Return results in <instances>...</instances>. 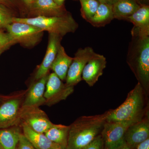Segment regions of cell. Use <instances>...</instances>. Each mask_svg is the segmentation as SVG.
<instances>
[{
	"mask_svg": "<svg viewBox=\"0 0 149 149\" xmlns=\"http://www.w3.org/2000/svg\"><path fill=\"white\" fill-rule=\"evenodd\" d=\"M128 47L127 63L139 83L148 91L149 86V30L133 27Z\"/></svg>",
	"mask_w": 149,
	"mask_h": 149,
	"instance_id": "cell-1",
	"label": "cell"
},
{
	"mask_svg": "<svg viewBox=\"0 0 149 149\" xmlns=\"http://www.w3.org/2000/svg\"><path fill=\"white\" fill-rule=\"evenodd\" d=\"M107 112L79 118L70 126L67 149H82L101 133Z\"/></svg>",
	"mask_w": 149,
	"mask_h": 149,
	"instance_id": "cell-2",
	"label": "cell"
},
{
	"mask_svg": "<svg viewBox=\"0 0 149 149\" xmlns=\"http://www.w3.org/2000/svg\"><path fill=\"white\" fill-rule=\"evenodd\" d=\"M143 89L139 83L130 91L120 106L108 111L106 121L135 123L142 119L144 106Z\"/></svg>",
	"mask_w": 149,
	"mask_h": 149,
	"instance_id": "cell-3",
	"label": "cell"
},
{
	"mask_svg": "<svg viewBox=\"0 0 149 149\" xmlns=\"http://www.w3.org/2000/svg\"><path fill=\"white\" fill-rule=\"evenodd\" d=\"M13 22L31 24L39 27L43 31L56 34L62 37L67 33L74 32L78 27L77 22L68 13L60 16H38L31 18L14 17Z\"/></svg>",
	"mask_w": 149,
	"mask_h": 149,
	"instance_id": "cell-4",
	"label": "cell"
},
{
	"mask_svg": "<svg viewBox=\"0 0 149 149\" xmlns=\"http://www.w3.org/2000/svg\"><path fill=\"white\" fill-rule=\"evenodd\" d=\"M6 28L15 43L26 47L37 45L42 39L44 32L39 27L19 22H13Z\"/></svg>",
	"mask_w": 149,
	"mask_h": 149,
	"instance_id": "cell-5",
	"label": "cell"
},
{
	"mask_svg": "<svg viewBox=\"0 0 149 149\" xmlns=\"http://www.w3.org/2000/svg\"><path fill=\"white\" fill-rule=\"evenodd\" d=\"M134 123L124 122H108L104 125L101 132L104 149H116L126 145L125 136L126 130Z\"/></svg>",
	"mask_w": 149,
	"mask_h": 149,
	"instance_id": "cell-6",
	"label": "cell"
},
{
	"mask_svg": "<svg viewBox=\"0 0 149 149\" xmlns=\"http://www.w3.org/2000/svg\"><path fill=\"white\" fill-rule=\"evenodd\" d=\"M97 54L91 47L79 49L73 58V60L69 67L66 78L65 85L74 87L82 80V72L85 65L91 58Z\"/></svg>",
	"mask_w": 149,
	"mask_h": 149,
	"instance_id": "cell-7",
	"label": "cell"
},
{
	"mask_svg": "<svg viewBox=\"0 0 149 149\" xmlns=\"http://www.w3.org/2000/svg\"><path fill=\"white\" fill-rule=\"evenodd\" d=\"M44 97L50 103L54 104L65 99L73 92V87L63 84L58 76L53 72L49 74L46 83Z\"/></svg>",
	"mask_w": 149,
	"mask_h": 149,
	"instance_id": "cell-8",
	"label": "cell"
},
{
	"mask_svg": "<svg viewBox=\"0 0 149 149\" xmlns=\"http://www.w3.org/2000/svg\"><path fill=\"white\" fill-rule=\"evenodd\" d=\"M24 123L38 133H45L54 125L48 119L45 112L32 107L27 108V111L22 114Z\"/></svg>",
	"mask_w": 149,
	"mask_h": 149,
	"instance_id": "cell-9",
	"label": "cell"
},
{
	"mask_svg": "<svg viewBox=\"0 0 149 149\" xmlns=\"http://www.w3.org/2000/svg\"><path fill=\"white\" fill-rule=\"evenodd\" d=\"M62 37L56 34L49 33L47 48L45 58L39 67L35 75L36 80H38L48 74L51 65L55 58Z\"/></svg>",
	"mask_w": 149,
	"mask_h": 149,
	"instance_id": "cell-10",
	"label": "cell"
},
{
	"mask_svg": "<svg viewBox=\"0 0 149 149\" xmlns=\"http://www.w3.org/2000/svg\"><path fill=\"white\" fill-rule=\"evenodd\" d=\"M106 58L103 55L98 54L87 63L83 70L82 79L90 87H92L98 80L106 67Z\"/></svg>",
	"mask_w": 149,
	"mask_h": 149,
	"instance_id": "cell-11",
	"label": "cell"
},
{
	"mask_svg": "<svg viewBox=\"0 0 149 149\" xmlns=\"http://www.w3.org/2000/svg\"><path fill=\"white\" fill-rule=\"evenodd\" d=\"M149 137L148 119H141L128 127L125 133V139L128 146L134 148L148 139Z\"/></svg>",
	"mask_w": 149,
	"mask_h": 149,
	"instance_id": "cell-12",
	"label": "cell"
},
{
	"mask_svg": "<svg viewBox=\"0 0 149 149\" xmlns=\"http://www.w3.org/2000/svg\"><path fill=\"white\" fill-rule=\"evenodd\" d=\"M29 7L37 16H60L67 13L63 6H58L53 0H35Z\"/></svg>",
	"mask_w": 149,
	"mask_h": 149,
	"instance_id": "cell-13",
	"label": "cell"
},
{
	"mask_svg": "<svg viewBox=\"0 0 149 149\" xmlns=\"http://www.w3.org/2000/svg\"><path fill=\"white\" fill-rule=\"evenodd\" d=\"M20 101L12 99L0 106V129L13 125L18 117Z\"/></svg>",
	"mask_w": 149,
	"mask_h": 149,
	"instance_id": "cell-14",
	"label": "cell"
},
{
	"mask_svg": "<svg viewBox=\"0 0 149 149\" xmlns=\"http://www.w3.org/2000/svg\"><path fill=\"white\" fill-rule=\"evenodd\" d=\"M49 75L48 74L39 79L31 87L24 101L23 107L24 108L32 107L46 101L44 94Z\"/></svg>",
	"mask_w": 149,
	"mask_h": 149,
	"instance_id": "cell-15",
	"label": "cell"
},
{
	"mask_svg": "<svg viewBox=\"0 0 149 149\" xmlns=\"http://www.w3.org/2000/svg\"><path fill=\"white\" fill-rule=\"evenodd\" d=\"M22 125L23 135L36 149H54L61 147L50 141L44 133L34 131L24 123Z\"/></svg>",
	"mask_w": 149,
	"mask_h": 149,
	"instance_id": "cell-16",
	"label": "cell"
},
{
	"mask_svg": "<svg viewBox=\"0 0 149 149\" xmlns=\"http://www.w3.org/2000/svg\"><path fill=\"white\" fill-rule=\"evenodd\" d=\"M72 60L73 58L69 56L66 54L64 48L61 45L50 69L61 80H65L68 71Z\"/></svg>",
	"mask_w": 149,
	"mask_h": 149,
	"instance_id": "cell-17",
	"label": "cell"
},
{
	"mask_svg": "<svg viewBox=\"0 0 149 149\" xmlns=\"http://www.w3.org/2000/svg\"><path fill=\"white\" fill-rule=\"evenodd\" d=\"M141 6L135 0H118L112 6L113 17L125 19L138 10Z\"/></svg>",
	"mask_w": 149,
	"mask_h": 149,
	"instance_id": "cell-18",
	"label": "cell"
},
{
	"mask_svg": "<svg viewBox=\"0 0 149 149\" xmlns=\"http://www.w3.org/2000/svg\"><path fill=\"white\" fill-rule=\"evenodd\" d=\"M113 18L112 6L100 3L95 13L88 21L95 27H102L109 23Z\"/></svg>",
	"mask_w": 149,
	"mask_h": 149,
	"instance_id": "cell-19",
	"label": "cell"
},
{
	"mask_svg": "<svg viewBox=\"0 0 149 149\" xmlns=\"http://www.w3.org/2000/svg\"><path fill=\"white\" fill-rule=\"evenodd\" d=\"M69 129L70 126L54 124L45 135L53 143L67 149Z\"/></svg>",
	"mask_w": 149,
	"mask_h": 149,
	"instance_id": "cell-20",
	"label": "cell"
},
{
	"mask_svg": "<svg viewBox=\"0 0 149 149\" xmlns=\"http://www.w3.org/2000/svg\"><path fill=\"white\" fill-rule=\"evenodd\" d=\"M125 19L132 22L134 24V27L149 30V6L147 5H141L138 10Z\"/></svg>",
	"mask_w": 149,
	"mask_h": 149,
	"instance_id": "cell-21",
	"label": "cell"
},
{
	"mask_svg": "<svg viewBox=\"0 0 149 149\" xmlns=\"http://www.w3.org/2000/svg\"><path fill=\"white\" fill-rule=\"evenodd\" d=\"M18 129H0V145L3 149H16L19 140Z\"/></svg>",
	"mask_w": 149,
	"mask_h": 149,
	"instance_id": "cell-22",
	"label": "cell"
},
{
	"mask_svg": "<svg viewBox=\"0 0 149 149\" xmlns=\"http://www.w3.org/2000/svg\"><path fill=\"white\" fill-rule=\"evenodd\" d=\"M82 16L86 20L94 16L100 3L97 0H80Z\"/></svg>",
	"mask_w": 149,
	"mask_h": 149,
	"instance_id": "cell-23",
	"label": "cell"
},
{
	"mask_svg": "<svg viewBox=\"0 0 149 149\" xmlns=\"http://www.w3.org/2000/svg\"><path fill=\"white\" fill-rule=\"evenodd\" d=\"M13 17L12 13L7 7L0 4V29L6 28L13 23Z\"/></svg>",
	"mask_w": 149,
	"mask_h": 149,
	"instance_id": "cell-24",
	"label": "cell"
},
{
	"mask_svg": "<svg viewBox=\"0 0 149 149\" xmlns=\"http://www.w3.org/2000/svg\"><path fill=\"white\" fill-rule=\"evenodd\" d=\"M15 44V42L8 32L0 29V54Z\"/></svg>",
	"mask_w": 149,
	"mask_h": 149,
	"instance_id": "cell-25",
	"label": "cell"
},
{
	"mask_svg": "<svg viewBox=\"0 0 149 149\" xmlns=\"http://www.w3.org/2000/svg\"><path fill=\"white\" fill-rule=\"evenodd\" d=\"M82 149H104V141L101 135L97 136L92 142Z\"/></svg>",
	"mask_w": 149,
	"mask_h": 149,
	"instance_id": "cell-26",
	"label": "cell"
},
{
	"mask_svg": "<svg viewBox=\"0 0 149 149\" xmlns=\"http://www.w3.org/2000/svg\"><path fill=\"white\" fill-rule=\"evenodd\" d=\"M18 149H36L23 134L20 133L18 143Z\"/></svg>",
	"mask_w": 149,
	"mask_h": 149,
	"instance_id": "cell-27",
	"label": "cell"
},
{
	"mask_svg": "<svg viewBox=\"0 0 149 149\" xmlns=\"http://www.w3.org/2000/svg\"><path fill=\"white\" fill-rule=\"evenodd\" d=\"M137 149H149V139L141 143L136 146Z\"/></svg>",
	"mask_w": 149,
	"mask_h": 149,
	"instance_id": "cell-28",
	"label": "cell"
},
{
	"mask_svg": "<svg viewBox=\"0 0 149 149\" xmlns=\"http://www.w3.org/2000/svg\"><path fill=\"white\" fill-rule=\"evenodd\" d=\"M14 0H0V4L6 5L11 3Z\"/></svg>",
	"mask_w": 149,
	"mask_h": 149,
	"instance_id": "cell-29",
	"label": "cell"
},
{
	"mask_svg": "<svg viewBox=\"0 0 149 149\" xmlns=\"http://www.w3.org/2000/svg\"><path fill=\"white\" fill-rule=\"evenodd\" d=\"M53 1L58 6H63L65 0H53Z\"/></svg>",
	"mask_w": 149,
	"mask_h": 149,
	"instance_id": "cell-30",
	"label": "cell"
},
{
	"mask_svg": "<svg viewBox=\"0 0 149 149\" xmlns=\"http://www.w3.org/2000/svg\"><path fill=\"white\" fill-rule=\"evenodd\" d=\"M118 1V0H106L108 4L111 6L113 5Z\"/></svg>",
	"mask_w": 149,
	"mask_h": 149,
	"instance_id": "cell-31",
	"label": "cell"
},
{
	"mask_svg": "<svg viewBox=\"0 0 149 149\" xmlns=\"http://www.w3.org/2000/svg\"><path fill=\"white\" fill-rule=\"evenodd\" d=\"M22 1L27 6L29 7L30 5L32 4L33 0H22Z\"/></svg>",
	"mask_w": 149,
	"mask_h": 149,
	"instance_id": "cell-32",
	"label": "cell"
},
{
	"mask_svg": "<svg viewBox=\"0 0 149 149\" xmlns=\"http://www.w3.org/2000/svg\"><path fill=\"white\" fill-rule=\"evenodd\" d=\"M132 148H130L129 146L126 144V145H124L122 147H120V148H118L116 149H131Z\"/></svg>",
	"mask_w": 149,
	"mask_h": 149,
	"instance_id": "cell-33",
	"label": "cell"
},
{
	"mask_svg": "<svg viewBox=\"0 0 149 149\" xmlns=\"http://www.w3.org/2000/svg\"><path fill=\"white\" fill-rule=\"evenodd\" d=\"M140 5H146L144 4L143 2L145 0H135Z\"/></svg>",
	"mask_w": 149,
	"mask_h": 149,
	"instance_id": "cell-34",
	"label": "cell"
},
{
	"mask_svg": "<svg viewBox=\"0 0 149 149\" xmlns=\"http://www.w3.org/2000/svg\"><path fill=\"white\" fill-rule=\"evenodd\" d=\"M100 3H104L108 4L107 2L106 1V0H97Z\"/></svg>",
	"mask_w": 149,
	"mask_h": 149,
	"instance_id": "cell-35",
	"label": "cell"
},
{
	"mask_svg": "<svg viewBox=\"0 0 149 149\" xmlns=\"http://www.w3.org/2000/svg\"><path fill=\"white\" fill-rule=\"evenodd\" d=\"M54 149H65L64 148H62V147H57V148H54Z\"/></svg>",
	"mask_w": 149,
	"mask_h": 149,
	"instance_id": "cell-36",
	"label": "cell"
},
{
	"mask_svg": "<svg viewBox=\"0 0 149 149\" xmlns=\"http://www.w3.org/2000/svg\"><path fill=\"white\" fill-rule=\"evenodd\" d=\"M0 149H3V148H2L1 146V145H0Z\"/></svg>",
	"mask_w": 149,
	"mask_h": 149,
	"instance_id": "cell-37",
	"label": "cell"
},
{
	"mask_svg": "<svg viewBox=\"0 0 149 149\" xmlns=\"http://www.w3.org/2000/svg\"><path fill=\"white\" fill-rule=\"evenodd\" d=\"M35 1V0H33V1Z\"/></svg>",
	"mask_w": 149,
	"mask_h": 149,
	"instance_id": "cell-38",
	"label": "cell"
}]
</instances>
